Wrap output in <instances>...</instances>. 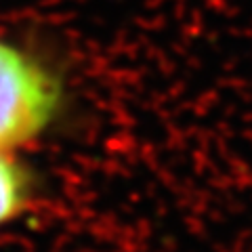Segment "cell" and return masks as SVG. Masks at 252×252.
Instances as JSON below:
<instances>
[{"label": "cell", "mask_w": 252, "mask_h": 252, "mask_svg": "<svg viewBox=\"0 0 252 252\" xmlns=\"http://www.w3.org/2000/svg\"><path fill=\"white\" fill-rule=\"evenodd\" d=\"M65 107L61 76L42 57L0 36V152L49 132Z\"/></svg>", "instance_id": "6da1fadb"}, {"label": "cell", "mask_w": 252, "mask_h": 252, "mask_svg": "<svg viewBox=\"0 0 252 252\" xmlns=\"http://www.w3.org/2000/svg\"><path fill=\"white\" fill-rule=\"evenodd\" d=\"M36 195V177L13 152H0V227L26 212Z\"/></svg>", "instance_id": "7a4b0ae2"}]
</instances>
